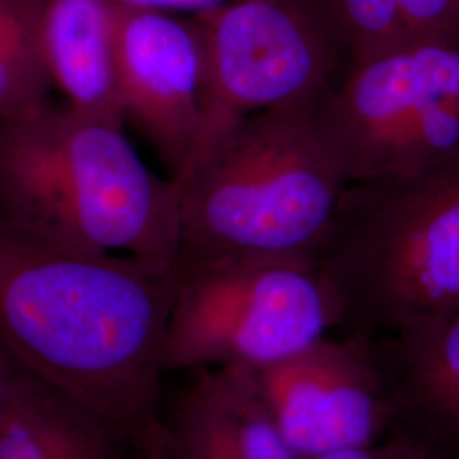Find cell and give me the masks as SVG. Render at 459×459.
Wrapping results in <instances>:
<instances>
[{
    "label": "cell",
    "mask_w": 459,
    "mask_h": 459,
    "mask_svg": "<svg viewBox=\"0 0 459 459\" xmlns=\"http://www.w3.org/2000/svg\"><path fill=\"white\" fill-rule=\"evenodd\" d=\"M176 263L79 246L0 214V347L165 459L164 344Z\"/></svg>",
    "instance_id": "cell-1"
},
{
    "label": "cell",
    "mask_w": 459,
    "mask_h": 459,
    "mask_svg": "<svg viewBox=\"0 0 459 459\" xmlns=\"http://www.w3.org/2000/svg\"><path fill=\"white\" fill-rule=\"evenodd\" d=\"M324 96L248 116L174 181L178 269L235 259L316 264L349 186L320 132Z\"/></svg>",
    "instance_id": "cell-2"
},
{
    "label": "cell",
    "mask_w": 459,
    "mask_h": 459,
    "mask_svg": "<svg viewBox=\"0 0 459 459\" xmlns=\"http://www.w3.org/2000/svg\"><path fill=\"white\" fill-rule=\"evenodd\" d=\"M125 126L65 102L0 119V214L79 246L174 261L179 187L140 159Z\"/></svg>",
    "instance_id": "cell-3"
},
{
    "label": "cell",
    "mask_w": 459,
    "mask_h": 459,
    "mask_svg": "<svg viewBox=\"0 0 459 459\" xmlns=\"http://www.w3.org/2000/svg\"><path fill=\"white\" fill-rule=\"evenodd\" d=\"M316 265L342 333L381 337L459 310V148L345 187Z\"/></svg>",
    "instance_id": "cell-4"
},
{
    "label": "cell",
    "mask_w": 459,
    "mask_h": 459,
    "mask_svg": "<svg viewBox=\"0 0 459 459\" xmlns=\"http://www.w3.org/2000/svg\"><path fill=\"white\" fill-rule=\"evenodd\" d=\"M165 333V373L264 369L339 328V305L318 265L235 259L178 269Z\"/></svg>",
    "instance_id": "cell-5"
},
{
    "label": "cell",
    "mask_w": 459,
    "mask_h": 459,
    "mask_svg": "<svg viewBox=\"0 0 459 459\" xmlns=\"http://www.w3.org/2000/svg\"><path fill=\"white\" fill-rule=\"evenodd\" d=\"M195 17L203 116L187 167L248 116L327 94L354 64L325 0H223Z\"/></svg>",
    "instance_id": "cell-6"
},
{
    "label": "cell",
    "mask_w": 459,
    "mask_h": 459,
    "mask_svg": "<svg viewBox=\"0 0 459 459\" xmlns=\"http://www.w3.org/2000/svg\"><path fill=\"white\" fill-rule=\"evenodd\" d=\"M320 132L349 184L437 162L459 148V36L405 38L318 102Z\"/></svg>",
    "instance_id": "cell-7"
},
{
    "label": "cell",
    "mask_w": 459,
    "mask_h": 459,
    "mask_svg": "<svg viewBox=\"0 0 459 459\" xmlns=\"http://www.w3.org/2000/svg\"><path fill=\"white\" fill-rule=\"evenodd\" d=\"M257 375L298 459L368 447L396 429L394 388L373 337L328 333Z\"/></svg>",
    "instance_id": "cell-8"
},
{
    "label": "cell",
    "mask_w": 459,
    "mask_h": 459,
    "mask_svg": "<svg viewBox=\"0 0 459 459\" xmlns=\"http://www.w3.org/2000/svg\"><path fill=\"white\" fill-rule=\"evenodd\" d=\"M117 100L174 181L189 164L203 116V34L196 17L115 9Z\"/></svg>",
    "instance_id": "cell-9"
},
{
    "label": "cell",
    "mask_w": 459,
    "mask_h": 459,
    "mask_svg": "<svg viewBox=\"0 0 459 459\" xmlns=\"http://www.w3.org/2000/svg\"><path fill=\"white\" fill-rule=\"evenodd\" d=\"M189 373L165 405V459H298L255 369L223 366Z\"/></svg>",
    "instance_id": "cell-10"
},
{
    "label": "cell",
    "mask_w": 459,
    "mask_h": 459,
    "mask_svg": "<svg viewBox=\"0 0 459 459\" xmlns=\"http://www.w3.org/2000/svg\"><path fill=\"white\" fill-rule=\"evenodd\" d=\"M396 429L432 459H459V310L373 337Z\"/></svg>",
    "instance_id": "cell-11"
},
{
    "label": "cell",
    "mask_w": 459,
    "mask_h": 459,
    "mask_svg": "<svg viewBox=\"0 0 459 459\" xmlns=\"http://www.w3.org/2000/svg\"><path fill=\"white\" fill-rule=\"evenodd\" d=\"M33 30L53 87L83 113L125 126L108 0H11Z\"/></svg>",
    "instance_id": "cell-12"
},
{
    "label": "cell",
    "mask_w": 459,
    "mask_h": 459,
    "mask_svg": "<svg viewBox=\"0 0 459 459\" xmlns=\"http://www.w3.org/2000/svg\"><path fill=\"white\" fill-rule=\"evenodd\" d=\"M51 89L30 22L11 0H0V119L47 102Z\"/></svg>",
    "instance_id": "cell-13"
},
{
    "label": "cell",
    "mask_w": 459,
    "mask_h": 459,
    "mask_svg": "<svg viewBox=\"0 0 459 459\" xmlns=\"http://www.w3.org/2000/svg\"><path fill=\"white\" fill-rule=\"evenodd\" d=\"M65 398L34 377L0 417V459H49Z\"/></svg>",
    "instance_id": "cell-14"
},
{
    "label": "cell",
    "mask_w": 459,
    "mask_h": 459,
    "mask_svg": "<svg viewBox=\"0 0 459 459\" xmlns=\"http://www.w3.org/2000/svg\"><path fill=\"white\" fill-rule=\"evenodd\" d=\"M49 459H147L115 427L65 398Z\"/></svg>",
    "instance_id": "cell-15"
},
{
    "label": "cell",
    "mask_w": 459,
    "mask_h": 459,
    "mask_svg": "<svg viewBox=\"0 0 459 459\" xmlns=\"http://www.w3.org/2000/svg\"><path fill=\"white\" fill-rule=\"evenodd\" d=\"M344 34L352 62H361L403 38L396 0H325Z\"/></svg>",
    "instance_id": "cell-16"
},
{
    "label": "cell",
    "mask_w": 459,
    "mask_h": 459,
    "mask_svg": "<svg viewBox=\"0 0 459 459\" xmlns=\"http://www.w3.org/2000/svg\"><path fill=\"white\" fill-rule=\"evenodd\" d=\"M403 38L459 36V0H396Z\"/></svg>",
    "instance_id": "cell-17"
},
{
    "label": "cell",
    "mask_w": 459,
    "mask_h": 459,
    "mask_svg": "<svg viewBox=\"0 0 459 459\" xmlns=\"http://www.w3.org/2000/svg\"><path fill=\"white\" fill-rule=\"evenodd\" d=\"M313 459H432L426 451L402 432H394L381 443L349 449Z\"/></svg>",
    "instance_id": "cell-18"
},
{
    "label": "cell",
    "mask_w": 459,
    "mask_h": 459,
    "mask_svg": "<svg viewBox=\"0 0 459 459\" xmlns=\"http://www.w3.org/2000/svg\"><path fill=\"white\" fill-rule=\"evenodd\" d=\"M115 9H136V11H157L169 14L201 16L216 9L223 0H108Z\"/></svg>",
    "instance_id": "cell-19"
},
{
    "label": "cell",
    "mask_w": 459,
    "mask_h": 459,
    "mask_svg": "<svg viewBox=\"0 0 459 459\" xmlns=\"http://www.w3.org/2000/svg\"><path fill=\"white\" fill-rule=\"evenodd\" d=\"M34 377L0 347V417L9 411Z\"/></svg>",
    "instance_id": "cell-20"
}]
</instances>
